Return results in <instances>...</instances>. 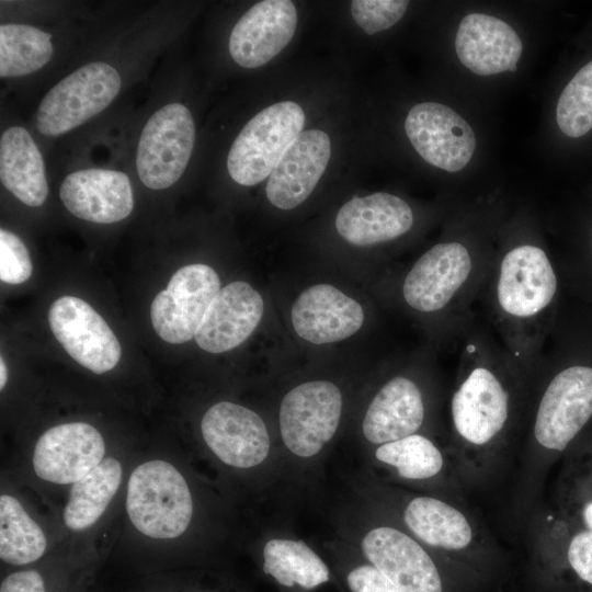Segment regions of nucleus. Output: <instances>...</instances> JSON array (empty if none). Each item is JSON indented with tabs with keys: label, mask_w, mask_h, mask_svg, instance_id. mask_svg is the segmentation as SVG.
Here are the masks:
<instances>
[{
	"label": "nucleus",
	"mask_w": 592,
	"mask_h": 592,
	"mask_svg": "<svg viewBox=\"0 0 592 592\" xmlns=\"http://www.w3.org/2000/svg\"><path fill=\"white\" fill-rule=\"evenodd\" d=\"M105 455L102 434L86 422H69L46 430L36 441L32 465L41 479L68 485L83 478Z\"/></svg>",
	"instance_id": "16"
},
{
	"label": "nucleus",
	"mask_w": 592,
	"mask_h": 592,
	"mask_svg": "<svg viewBox=\"0 0 592 592\" xmlns=\"http://www.w3.org/2000/svg\"><path fill=\"white\" fill-rule=\"evenodd\" d=\"M414 225L411 206L401 197L376 192L346 202L335 217L338 234L349 243L371 247L397 240Z\"/></svg>",
	"instance_id": "21"
},
{
	"label": "nucleus",
	"mask_w": 592,
	"mask_h": 592,
	"mask_svg": "<svg viewBox=\"0 0 592 592\" xmlns=\"http://www.w3.org/2000/svg\"><path fill=\"white\" fill-rule=\"evenodd\" d=\"M32 262L24 242L13 232L0 230V278L8 284H21L32 274Z\"/></svg>",
	"instance_id": "32"
},
{
	"label": "nucleus",
	"mask_w": 592,
	"mask_h": 592,
	"mask_svg": "<svg viewBox=\"0 0 592 592\" xmlns=\"http://www.w3.org/2000/svg\"><path fill=\"white\" fill-rule=\"evenodd\" d=\"M264 311L262 296L243 281L218 292L195 334L197 345L209 353L230 351L255 330Z\"/></svg>",
	"instance_id": "20"
},
{
	"label": "nucleus",
	"mask_w": 592,
	"mask_h": 592,
	"mask_svg": "<svg viewBox=\"0 0 592 592\" xmlns=\"http://www.w3.org/2000/svg\"><path fill=\"white\" fill-rule=\"evenodd\" d=\"M331 157L329 136L320 129L303 130L272 170L266 196L280 209H292L311 194Z\"/></svg>",
	"instance_id": "18"
},
{
	"label": "nucleus",
	"mask_w": 592,
	"mask_h": 592,
	"mask_svg": "<svg viewBox=\"0 0 592 592\" xmlns=\"http://www.w3.org/2000/svg\"><path fill=\"white\" fill-rule=\"evenodd\" d=\"M430 412V390L421 379L410 373L391 375L364 406L358 424L361 454L414 433H426L423 430Z\"/></svg>",
	"instance_id": "9"
},
{
	"label": "nucleus",
	"mask_w": 592,
	"mask_h": 592,
	"mask_svg": "<svg viewBox=\"0 0 592 592\" xmlns=\"http://www.w3.org/2000/svg\"><path fill=\"white\" fill-rule=\"evenodd\" d=\"M455 50L470 71L490 76L515 71L523 44L506 22L483 13H469L458 25Z\"/></svg>",
	"instance_id": "23"
},
{
	"label": "nucleus",
	"mask_w": 592,
	"mask_h": 592,
	"mask_svg": "<svg viewBox=\"0 0 592 592\" xmlns=\"http://www.w3.org/2000/svg\"><path fill=\"white\" fill-rule=\"evenodd\" d=\"M295 332L314 344L333 343L350 338L363 326V307L330 284L305 289L292 306Z\"/></svg>",
	"instance_id": "19"
},
{
	"label": "nucleus",
	"mask_w": 592,
	"mask_h": 592,
	"mask_svg": "<svg viewBox=\"0 0 592 592\" xmlns=\"http://www.w3.org/2000/svg\"><path fill=\"white\" fill-rule=\"evenodd\" d=\"M48 322L57 341L83 367L103 374L117 365L122 351L116 335L84 300L58 298L50 306Z\"/></svg>",
	"instance_id": "14"
},
{
	"label": "nucleus",
	"mask_w": 592,
	"mask_h": 592,
	"mask_svg": "<svg viewBox=\"0 0 592 592\" xmlns=\"http://www.w3.org/2000/svg\"><path fill=\"white\" fill-rule=\"evenodd\" d=\"M296 26L297 11L292 1H260L234 26L229 37V53L239 66L258 68L286 47Z\"/></svg>",
	"instance_id": "17"
},
{
	"label": "nucleus",
	"mask_w": 592,
	"mask_h": 592,
	"mask_svg": "<svg viewBox=\"0 0 592 592\" xmlns=\"http://www.w3.org/2000/svg\"><path fill=\"white\" fill-rule=\"evenodd\" d=\"M493 252L485 243L446 239L428 249L402 277L405 305L429 319L442 340L457 346L475 315Z\"/></svg>",
	"instance_id": "3"
},
{
	"label": "nucleus",
	"mask_w": 592,
	"mask_h": 592,
	"mask_svg": "<svg viewBox=\"0 0 592 592\" xmlns=\"http://www.w3.org/2000/svg\"><path fill=\"white\" fill-rule=\"evenodd\" d=\"M122 475L121 463L114 457H106L72 483L62 513L65 525L72 531L94 525L116 494Z\"/></svg>",
	"instance_id": "26"
},
{
	"label": "nucleus",
	"mask_w": 592,
	"mask_h": 592,
	"mask_svg": "<svg viewBox=\"0 0 592 592\" xmlns=\"http://www.w3.org/2000/svg\"><path fill=\"white\" fill-rule=\"evenodd\" d=\"M119 89V75L111 65H84L46 93L38 105L36 127L45 136L62 135L105 110Z\"/></svg>",
	"instance_id": "10"
},
{
	"label": "nucleus",
	"mask_w": 592,
	"mask_h": 592,
	"mask_svg": "<svg viewBox=\"0 0 592 592\" xmlns=\"http://www.w3.org/2000/svg\"><path fill=\"white\" fill-rule=\"evenodd\" d=\"M0 592H47L43 574L34 569L13 571L1 582Z\"/></svg>",
	"instance_id": "34"
},
{
	"label": "nucleus",
	"mask_w": 592,
	"mask_h": 592,
	"mask_svg": "<svg viewBox=\"0 0 592 592\" xmlns=\"http://www.w3.org/2000/svg\"><path fill=\"white\" fill-rule=\"evenodd\" d=\"M261 573L278 592H319L338 579L319 548L298 537L285 525L267 526L254 547Z\"/></svg>",
	"instance_id": "12"
},
{
	"label": "nucleus",
	"mask_w": 592,
	"mask_h": 592,
	"mask_svg": "<svg viewBox=\"0 0 592 592\" xmlns=\"http://www.w3.org/2000/svg\"><path fill=\"white\" fill-rule=\"evenodd\" d=\"M219 291L220 280L210 266L197 263L179 269L152 300L155 331L173 344L192 340Z\"/></svg>",
	"instance_id": "13"
},
{
	"label": "nucleus",
	"mask_w": 592,
	"mask_h": 592,
	"mask_svg": "<svg viewBox=\"0 0 592 592\" xmlns=\"http://www.w3.org/2000/svg\"><path fill=\"white\" fill-rule=\"evenodd\" d=\"M558 275L546 250L514 241L493 252L478 301L500 343L533 382L553 329Z\"/></svg>",
	"instance_id": "1"
},
{
	"label": "nucleus",
	"mask_w": 592,
	"mask_h": 592,
	"mask_svg": "<svg viewBox=\"0 0 592 592\" xmlns=\"http://www.w3.org/2000/svg\"><path fill=\"white\" fill-rule=\"evenodd\" d=\"M59 197L76 217L96 224H112L133 210L134 197L128 177L115 170L86 169L68 174Z\"/></svg>",
	"instance_id": "22"
},
{
	"label": "nucleus",
	"mask_w": 592,
	"mask_h": 592,
	"mask_svg": "<svg viewBox=\"0 0 592 592\" xmlns=\"http://www.w3.org/2000/svg\"><path fill=\"white\" fill-rule=\"evenodd\" d=\"M202 440L225 468L246 476L253 489L267 497L284 489V468L276 434L255 410L220 400L204 412Z\"/></svg>",
	"instance_id": "5"
},
{
	"label": "nucleus",
	"mask_w": 592,
	"mask_h": 592,
	"mask_svg": "<svg viewBox=\"0 0 592 592\" xmlns=\"http://www.w3.org/2000/svg\"><path fill=\"white\" fill-rule=\"evenodd\" d=\"M531 435L537 447L562 452L592 417V366L572 363L549 369L538 367L533 378Z\"/></svg>",
	"instance_id": "6"
},
{
	"label": "nucleus",
	"mask_w": 592,
	"mask_h": 592,
	"mask_svg": "<svg viewBox=\"0 0 592 592\" xmlns=\"http://www.w3.org/2000/svg\"><path fill=\"white\" fill-rule=\"evenodd\" d=\"M567 557L576 573L592 584V532L584 530L574 534L568 546Z\"/></svg>",
	"instance_id": "33"
},
{
	"label": "nucleus",
	"mask_w": 592,
	"mask_h": 592,
	"mask_svg": "<svg viewBox=\"0 0 592 592\" xmlns=\"http://www.w3.org/2000/svg\"><path fill=\"white\" fill-rule=\"evenodd\" d=\"M194 141L195 125L186 106L170 103L155 112L137 147L136 168L141 182L151 190L174 184L189 163Z\"/></svg>",
	"instance_id": "11"
},
{
	"label": "nucleus",
	"mask_w": 592,
	"mask_h": 592,
	"mask_svg": "<svg viewBox=\"0 0 592 592\" xmlns=\"http://www.w3.org/2000/svg\"><path fill=\"white\" fill-rule=\"evenodd\" d=\"M42 527L13 496L0 497V558L11 566H26L46 551Z\"/></svg>",
	"instance_id": "27"
},
{
	"label": "nucleus",
	"mask_w": 592,
	"mask_h": 592,
	"mask_svg": "<svg viewBox=\"0 0 592 592\" xmlns=\"http://www.w3.org/2000/svg\"><path fill=\"white\" fill-rule=\"evenodd\" d=\"M556 121L560 130L573 138L592 129V60L562 90L557 103Z\"/></svg>",
	"instance_id": "30"
},
{
	"label": "nucleus",
	"mask_w": 592,
	"mask_h": 592,
	"mask_svg": "<svg viewBox=\"0 0 592 592\" xmlns=\"http://www.w3.org/2000/svg\"><path fill=\"white\" fill-rule=\"evenodd\" d=\"M409 5L405 0H354L351 14L355 23L368 35L396 24Z\"/></svg>",
	"instance_id": "31"
},
{
	"label": "nucleus",
	"mask_w": 592,
	"mask_h": 592,
	"mask_svg": "<svg viewBox=\"0 0 592 592\" xmlns=\"http://www.w3.org/2000/svg\"><path fill=\"white\" fill-rule=\"evenodd\" d=\"M52 35L26 24L0 26V77H21L44 67L53 54Z\"/></svg>",
	"instance_id": "28"
},
{
	"label": "nucleus",
	"mask_w": 592,
	"mask_h": 592,
	"mask_svg": "<svg viewBox=\"0 0 592 592\" xmlns=\"http://www.w3.org/2000/svg\"><path fill=\"white\" fill-rule=\"evenodd\" d=\"M1 183L23 204L38 207L48 195L45 164L31 134L12 126L0 139Z\"/></svg>",
	"instance_id": "25"
},
{
	"label": "nucleus",
	"mask_w": 592,
	"mask_h": 592,
	"mask_svg": "<svg viewBox=\"0 0 592 592\" xmlns=\"http://www.w3.org/2000/svg\"><path fill=\"white\" fill-rule=\"evenodd\" d=\"M126 512L134 527L156 539H173L191 526L195 514L192 490L171 463L152 459L129 476Z\"/></svg>",
	"instance_id": "7"
},
{
	"label": "nucleus",
	"mask_w": 592,
	"mask_h": 592,
	"mask_svg": "<svg viewBox=\"0 0 592 592\" xmlns=\"http://www.w3.org/2000/svg\"><path fill=\"white\" fill-rule=\"evenodd\" d=\"M405 132L423 160L448 172L462 170L475 152L471 126L441 103L421 102L412 106L405 121Z\"/></svg>",
	"instance_id": "15"
},
{
	"label": "nucleus",
	"mask_w": 592,
	"mask_h": 592,
	"mask_svg": "<svg viewBox=\"0 0 592 592\" xmlns=\"http://www.w3.org/2000/svg\"><path fill=\"white\" fill-rule=\"evenodd\" d=\"M338 579L340 592H400L352 545L333 534L319 548Z\"/></svg>",
	"instance_id": "29"
},
{
	"label": "nucleus",
	"mask_w": 592,
	"mask_h": 592,
	"mask_svg": "<svg viewBox=\"0 0 592 592\" xmlns=\"http://www.w3.org/2000/svg\"><path fill=\"white\" fill-rule=\"evenodd\" d=\"M304 125L305 113L293 101L274 103L259 112L243 126L230 147L227 170L231 179L252 186L270 177Z\"/></svg>",
	"instance_id": "8"
},
{
	"label": "nucleus",
	"mask_w": 592,
	"mask_h": 592,
	"mask_svg": "<svg viewBox=\"0 0 592 592\" xmlns=\"http://www.w3.org/2000/svg\"><path fill=\"white\" fill-rule=\"evenodd\" d=\"M334 535L352 545L400 592H443L433 553L371 502L349 491L331 509Z\"/></svg>",
	"instance_id": "4"
},
{
	"label": "nucleus",
	"mask_w": 592,
	"mask_h": 592,
	"mask_svg": "<svg viewBox=\"0 0 592 592\" xmlns=\"http://www.w3.org/2000/svg\"><path fill=\"white\" fill-rule=\"evenodd\" d=\"M449 421L456 441L481 451L499 443L517 421L532 380L474 317L458 345Z\"/></svg>",
	"instance_id": "2"
},
{
	"label": "nucleus",
	"mask_w": 592,
	"mask_h": 592,
	"mask_svg": "<svg viewBox=\"0 0 592 592\" xmlns=\"http://www.w3.org/2000/svg\"><path fill=\"white\" fill-rule=\"evenodd\" d=\"M368 469H383L395 480L415 487L435 482L444 471L445 457L428 433H414L362 454Z\"/></svg>",
	"instance_id": "24"
},
{
	"label": "nucleus",
	"mask_w": 592,
	"mask_h": 592,
	"mask_svg": "<svg viewBox=\"0 0 592 592\" xmlns=\"http://www.w3.org/2000/svg\"><path fill=\"white\" fill-rule=\"evenodd\" d=\"M582 520L588 531L592 532V501L585 503L582 510Z\"/></svg>",
	"instance_id": "35"
},
{
	"label": "nucleus",
	"mask_w": 592,
	"mask_h": 592,
	"mask_svg": "<svg viewBox=\"0 0 592 592\" xmlns=\"http://www.w3.org/2000/svg\"><path fill=\"white\" fill-rule=\"evenodd\" d=\"M8 379L7 365L3 357L0 358V388L3 389Z\"/></svg>",
	"instance_id": "36"
}]
</instances>
